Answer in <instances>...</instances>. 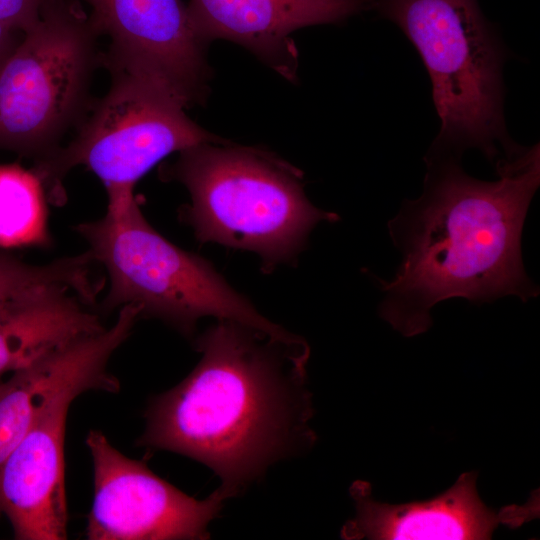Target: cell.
Segmentation results:
<instances>
[{"instance_id": "5b68a950", "label": "cell", "mask_w": 540, "mask_h": 540, "mask_svg": "<svg viewBox=\"0 0 540 540\" xmlns=\"http://www.w3.org/2000/svg\"><path fill=\"white\" fill-rule=\"evenodd\" d=\"M87 252L105 268L109 290L105 310L132 304L185 336L207 316L238 321L275 335L290 332L261 315L202 257L158 233L135 198L107 203L101 218L78 224Z\"/></svg>"}, {"instance_id": "ba28073f", "label": "cell", "mask_w": 540, "mask_h": 540, "mask_svg": "<svg viewBox=\"0 0 540 540\" xmlns=\"http://www.w3.org/2000/svg\"><path fill=\"white\" fill-rule=\"evenodd\" d=\"M94 471L88 515L90 540L208 539L226 496L216 489L198 500L115 449L100 431L86 438Z\"/></svg>"}, {"instance_id": "5bb4252c", "label": "cell", "mask_w": 540, "mask_h": 540, "mask_svg": "<svg viewBox=\"0 0 540 540\" xmlns=\"http://www.w3.org/2000/svg\"><path fill=\"white\" fill-rule=\"evenodd\" d=\"M93 305L79 293L58 292L0 318V375L105 329Z\"/></svg>"}, {"instance_id": "277c9868", "label": "cell", "mask_w": 540, "mask_h": 540, "mask_svg": "<svg viewBox=\"0 0 540 540\" xmlns=\"http://www.w3.org/2000/svg\"><path fill=\"white\" fill-rule=\"evenodd\" d=\"M376 10L412 42L429 73L441 128L431 149L476 148L492 163L521 146L503 113L505 51L477 0H377Z\"/></svg>"}, {"instance_id": "7a4b0ae2", "label": "cell", "mask_w": 540, "mask_h": 540, "mask_svg": "<svg viewBox=\"0 0 540 540\" xmlns=\"http://www.w3.org/2000/svg\"><path fill=\"white\" fill-rule=\"evenodd\" d=\"M459 159L430 149L422 194L405 200L388 224L402 259L392 280L378 279L379 314L405 337L426 332L432 308L446 299L482 304L515 295L527 302L539 293L521 252L540 184L539 144L498 159L494 181L468 175Z\"/></svg>"}, {"instance_id": "52a82bcc", "label": "cell", "mask_w": 540, "mask_h": 540, "mask_svg": "<svg viewBox=\"0 0 540 540\" xmlns=\"http://www.w3.org/2000/svg\"><path fill=\"white\" fill-rule=\"evenodd\" d=\"M112 83L74 139L32 168L50 203L61 204V181L83 165L103 183L108 203L134 197L136 183L166 156L222 141L193 122L184 107L138 78L111 71Z\"/></svg>"}, {"instance_id": "2e32d148", "label": "cell", "mask_w": 540, "mask_h": 540, "mask_svg": "<svg viewBox=\"0 0 540 540\" xmlns=\"http://www.w3.org/2000/svg\"><path fill=\"white\" fill-rule=\"evenodd\" d=\"M47 201L33 169L0 163V249L51 245Z\"/></svg>"}, {"instance_id": "9c48e42d", "label": "cell", "mask_w": 540, "mask_h": 540, "mask_svg": "<svg viewBox=\"0 0 540 540\" xmlns=\"http://www.w3.org/2000/svg\"><path fill=\"white\" fill-rule=\"evenodd\" d=\"M98 33L111 40L107 66L128 73L183 107L204 100L206 44L182 0H85Z\"/></svg>"}, {"instance_id": "9a60e30c", "label": "cell", "mask_w": 540, "mask_h": 540, "mask_svg": "<svg viewBox=\"0 0 540 540\" xmlns=\"http://www.w3.org/2000/svg\"><path fill=\"white\" fill-rule=\"evenodd\" d=\"M94 263L85 252L34 265L0 249V318L58 292H76L96 302L104 283L95 277Z\"/></svg>"}, {"instance_id": "7c38bea8", "label": "cell", "mask_w": 540, "mask_h": 540, "mask_svg": "<svg viewBox=\"0 0 540 540\" xmlns=\"http://www.w3.org/2000/svg\"><path fill=\"white\" fill-rule=\"evenodd\" d=\"M374 0H189L188 11L201 40L238 43L288 79L295 77L297 29L341 22L374 7Z\"/></svg>"}, {"instance_id": "3957f363", "label": "cell", "mask_w": 540, "mask_h": 540, "mask_svg": "<svg viewBox=\"0 0 540 540\" xmlns=\"http://www.w3.org/2000/svg\"><path fill=\"white\" fill-rule=\"evenodd\" d=\"M163 175L188 190L180 215L200 242L255 252L264 270L295 261L320 221L339 219L308 200L299 170L264 150L201 143Z\"/></svg>"}, {"instance_id": "8fae6325", "label": "cell", "mask_w": 540, "mask_h": 540, "mask_svg": "<svg viewBox=\"0 0 540 540\" xmlns=\"http://www.w3.org/2000/svg\"><path fill=\"white\" fill-rule=\"evenodd\" d=\"M72 402L48 410L0 463V518L15 539L67 538L64 434Z\"/></svg>"}, {"instance_id": "ac0fdd59", "label": "cell", "mask_w": 540, "mask_h": 540, "mask_svg": "<svg viewBox=\"0 0 540 540\" xmlns=\"http://www.w3.org/2000/svg\"><path fill=\"white\" fill-rule=\"evenodd\" d=\"M22 34V32L0 23V63L16 45Z\"/></svg>"}, {"instance_id": "6da1fadb", "label": "cell", "mask_w": 540, "mask_h": 540, "mask_svg": "<svg viewBox=\"0 0 540 540\" xmlns=\"http://www.w3.org/2000/svg\"><path fill=\"white\" fill-rule=\"evenodd\" d=\"M196 349L202 356L191 373L151 400L138 444L209 467L229 499L315 444L310 348L292 333L217 319Z\"/></svg>"}, {"instance_id": "e0dca14e", "label": "cell", "mask_w": 540, "mask_h": 540, "mask_svg": "<svg viewBox=\"0 0 540 540\" xmlns=\"http://www.w3.org/2000/svg\"><path fill=\"white\" fill-rule=\"evenodd\" d=\"M52 0H0V23L25 32L40 18L44 7Z\"/></svg>"}, {"instance_id": "30bf717a", "label": "cell", "mask_w": 540, "mask_h": 540, "mask_svg": "<svg viewBox=\"0 0 540 540\" xmlns=\"http://www.w3.org/2000/svg\"><path fill=\"white\" fill-rule=\"evenodd\" d=\"M477 476V472L462 473L436 497L402 504L375 500L370 483L357 480L349 489L356 514L343 525L341 538L484 540L491 539L500 524L517 527L538 514L535 502L499 511L489 508L478 494Z\"/></svg>"}, {"instance_id": "8992f818", "label": "cell", "mask_w": 540, "mask_h": 540, "mask_svg": "<svg viewBox=\"0 0 540 540\" xmlns=\"http://www.w3.org/2000/svg\"><path fill=\"white\" fill-rule=\"evenodd\" d=\"M98 31L76 0H52L0 63V148L35 157L59 142L87 107Z\"/></svg>"}, {"instance_id": "4fadbf2b", "label": "cell", "mask_w": 540, "mask_h": 540, "mask_svg": "<svg viewBox=\"0 0 540 540\" xmlns=\"http://www.w3.org/2000/svg\"><path fill=\"white\" fill-rule=\"evenodd\" d=\"M98 383L96 364L80 345L54 351L0 382V463L54 405Z\"/></svg>"}]
</instances>
